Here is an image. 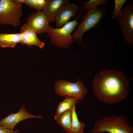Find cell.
<instances>
[{"label":"cell","mask_w":133,"mask_h":133,"mask_svg":"<svg viewBox=\"0 0 133 133\" xmlns=\"http://www.w3.org/2000/svg\"><path fill=\"white\" fill-rule=\"evenodd\" d=\"M92 86L98 100L109 104H115L125 99L129 90L125 75L115 70L100 71L95 77Z\"/></svg>","instance_id":"obj_1"},{"label":"cell","mask_w":133,"mask_h":133,"mask_svg":"<svg viewBox=\"0 0 133 133\" xmlns=\"http://www.w3.org/2000/svg\"><path fill=\"white\" fill-rule=\"evenodd\" d=\"M92 131L94 133H133V127L124 116L112 115L97 121Z\"/></svg>","instance_id":"obj_2"},{"label":"cell","mask_w":133,"mask_h":133,"mask_svg":"<svg viewBox=\"0 0 133 133\" xmlns=\"http://www.w3.org/2000/svg\"><path fill=\"white\" fill-rule=\"evenodd\" d=\"M81 8L77 18L74 20L68 22L61 27L57 28L50 26L47 32L50 39V43L58 47L68 48L74 43L71 33L79 23L77 22L80 17L82 10L81 1Z\"/></svg>","instance_id":"obj_3"},{"label":"cell","mask_w":133,"mask_h":133,"mask_svg":"<svg viewBox=\"0 0 133 133\" xmlns=\"http://www.w3.org/2000/svg\"><path fill=\"white\" fill-rule=\"evenodd\" d=\"M107 12L105 8L98 7L88 10L82 17L81 21L79 23L77 30L72 35L74 42H76L83 47H87L84 45L82 41L83 34L97 25L104 17Z\"/></svg>","instance_id":"obj_4"},{"label":"cell","mask_w":133,"mask_h":133,"mask_svg":"<svg viewBox=\"0 0 133 133\" xmlns=\"http://www.w3.org/2000/svg\"><path fill=\"white\" fill-rule=\"evenodd\" d=\"M22 15V4L14 0H0V25L18 26Z\"/></svg>","instance_id":"obj_5"},{"label":"cell","mask_w":133,"mask_h":133,"mask_svg":"<svg viewBox=\"0 0 133 133\" xmlns=\"http://www.w3.org/2000/svg\"><path fill=\"white\" fill-rule=\"evenodd\" d=\"M54 88L58 95L62 97H72L79 100H83L87 93L86 88L79 78L75 83L60 80L55 83Z\"/></svg>","instance_id":"obj_6"},{"label":"cell","mask_w":133,"mask_h":133,"mask_svg":"<svg viewBox=\"0 0 133 133\" xmlns=\"http://www.w3.org/2000/svg\"><path fill=\"white\" fill-rule=\"evenodd\" d=\"M123 39L128 45L133 46V3L122 8L116 18Z\"/></svg>","instance_id":"obj_7"},{"label":"cell","mask_w":133,"mask_h":133,"mask_svg":"<svg viewBox=\"0 0 133 133\" xmlns=\"http://www.w3.org/2000/svg\"><path fill=\"white\" fill-rule=\"evenodd\" d=\"M26 21L37 34L47 33L50 27L48 17L42 11L32 13L27 17Z\"/></svg>","instance_id":"obj_8"},{"label":"cell","mask_w":133,"mask_h":133,"mask_svg":"<svg viewBox=\"0 0 133 133\" xmlns=\"http://www.w3.org/2000/svg\"><path fill=\"white\" fill-rule=\"evenodd\" d=\"M31 118H43L41 116H35L29 113L22 105L19 111L12 113L0 120V126L7 128L13 130L16 125L20 121Z\"/></svg>","instance_id":"obj_9"},{"label":"cell","mask_w":133,"mask_h":133,"mask_svg":"<svg viewBox=\"0 0 133 133\" xmlns=\"http://www.w3.org/2000/svg\"><path fill=\"white\" fill-rule=\"evenodd\" d=\"M80 10L79 7L70 2L63 5L59 9L55 19L56 28H60L67 23L70 19L76 16Z\"/></svg>","instance_id":"obj_10"},{"label":"cell","mask_w":133,"mask_h":133,"mask_svg":"<svg viewBox=\"0 0 133 133\" xmlns=\"http://www.w3.org/2000/svg\"><path fill=\"white\" fill-rule=\"evenodd\" d=\"M20 32L22 34L20 43L21 45H26L29 47L34 45L41 49L45 46V43L38 38L36 33L26 23L23 25Z\"/></svg>","instance_id":"obj_11"},{"label":"cell","mask_w":133,"mask_h":133,"mask_svg":"<svg viewBox=\"0 0 133 133\" xmlns=\"http://www.w3.org/2000/svg\"><path fill=\"white\" fill-rule=\"evenodd\" d=\"M70 1L69 0H46L42 11L48 17L50 22L53 23L55 22L56 16L60 8Z\"/></svg>","instance_id":"obj_12"},{"label":"cell","mask_w":133,"mask_h":133,"mask_svg":"<svg viewBox=\"0 0 133 133\" xmlns=\"http://www.w3.org/2000/svg\"><path fill=\"white\" fill-rule=\"evenodd\" d=\"M21 33L8 34L0 33V45L2 48H13L21 42L22 38Z\"/></svg>","instance_id":"obj_13"},{"label":"cell","mask_w":133,"mask_h":133,"mask_svg":"<svg viewBox=\"0 0 133 133\" xmlns=\"http://www.w3.org/2000/svg\"><path fill=\"white\" fill-rule=\"evenodd\" d=\"M65 99L57 106L54 118L56 120L62 113L68 110H72L79 101L77 99L71 97H65Z\"/></svg>","instance_id":"obj_14"},{"label":"cell","mask_w":133,"mask_h":133,"mask_svg":"<svg viewBox=\"0 0 133 133\" xmlns=\"http://www.w3.org/2000/svg\"><path fill=\"white\" fill-rule=\"evenodd\" d=\"M76 107L74 106L72 110V121L69 129L66 133H83L85 125L79 120L76 111Z\"/></svg>","instance_id":"obj_15"},{"label":"cell","mask_w":133,"mask_h":133,"mask_svg":"<svg viewBox=\"0 0 133 133\" xmlns=\"http://www.w3.org/2000/svg\"><path fill=\"white\" fill-rule=\"evenodd\" d=\"M72 110H68L61 113L56 120L57 123L59 125L66 131L70 129L72 119Z\"/></svg>","instance_id":"obj_16"},{"label":"cell","mask_w":133,"mask_h":133,"mask_svg":"<svg viewBox=\"0 0 133 133\" xmlns=\"http://www.w3.org/2000/svg\"><path fill=\"white\" fill-rule=\"evenodd\" d=\"M108 3L107 0H90L87 1L82 2V9L90 10L95 8L100 5L104 6Z\"/></svg>","instance_id":"obj_17"},{"label":"cell","mask_w":133,"mask_h":133,"mask_svg":"<svg viewBox=\"0 0 133 133\" xmlns=\"http://www.w3.org/2000/svg\"><path fill=\"white\" fill-rule=\"evenodd\" d=\"M127 1L126 0H114V8L111 15L112 19L116 18L118 16L121 12L122 7Z\"/></svg>","instance_id":"obj_18"},{"label":"cell","mask_w":133,"mask_h":133,"mask_svg":"<svg viewBox=\"0 0 133 133\" xmlns=\"http://www.w3.org/2000/svg\"><path fill=\"white\" fill-rule=\"evenodd\" d=\"M25 3L28 6L39 11L37 0H26Z\"/></svg>","instance_id":"obj_19"},{"label":"cell","mask_w":133,"mask_h":133,"mask_svg":"<svg viewBox=\"0 0 133 133\" xmlns=\"http://www.w3.org/2000/svg\"><path fill=\"white\" fill-rule=\"evenodd\" d=\"M19 131V129H16L14 130L0 126V133H17Z\"/></svg>","instance_id":"obj_20"},{"label":"cell","mask_w":133,"mask_h":133,"mask_svg":"<svg viewBox=\"0 0 133 133\" xmlns=\"http://www.w3.org/2000/svg\"><path fill=\"white\" fill-rule=\"evenodd\" d=\"M26 0H14V1L16 3L20 4H22L23 3H25Z\"/></svg>","instance_id":"obj_21"},{"label":"cell","mask_w":133,"mask_h":133,"mask_svg":"<svg viewBox=\"0 0 133 133\" xmlns=\"http://www.w3.org/2000/svg\"></svg>","instance_id":"obj_22"}]
</instances>
